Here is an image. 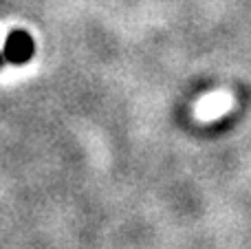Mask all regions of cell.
I'll list each match as a JSON object with an SVG mask.
<instances>
[{"label": "cell", "instance_id": "6da1fadb", "mask_svg": "<svg viewBox=\"0 0 251 249\" xmlns=\"http://www.w3.org/2000/svg\"><path fill=\"white\" fill-rule=\"evenodd\" d=\"M4 60L11 62V64H26V62L33 57L35 53V42L26 31L18 29V31H11L4 40Z\"/></svg>", "mask_w": 251, "mask_h": 249}, {"label": "cell", "instance_id": "7a4b0ae2", "mask_svg": "<svg viewBox=\"0 0 251 249\" xmlns=\"http://www.w3.org/2000/svg\"><path fill=\"white\" fill-rule=\"evenodd\" d=\"M2 62H4V53H0V66H2Z\"/></svg>", "mask_w": 251, "mask_h": 249}]
</instances>
